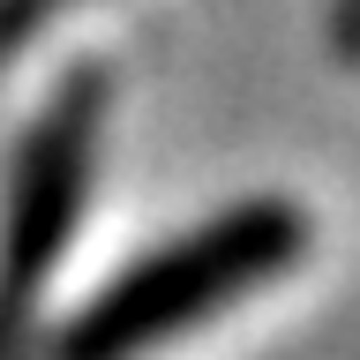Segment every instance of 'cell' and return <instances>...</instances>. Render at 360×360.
Returning a JSON list of instances; mask_svg holds the SVG:
<instances>
[{
    "label": "cell",
    "instance_id": "1",
    "mask_svg": "<svg viewBox=\"0 0 360 360\" xmlns=\"http://www.w3.org/2000/svg\"><path fill=\"white\" fill-rule=\"evenodd\" d=\"M300 255H308V218L292 202L278 195L233 202L210 225H195L188 240L143 255L98 300H83V315L53 338V360H150L165 338L202 330L210 315H225L233 300L270 285Z\"/></svg>",
    "mask_w": 360,
    "mask_h": 360
},
{
    "label": "cell",
    "instance_id": "2",
    "mask_svg": "<svg viewBox=\"0 0 360 360\" xmlns=\"http://www.w3.org/2000/svg\"><path fill=\"white\" fill-rule=\"evenodd\" d=\"M98 120H105V75H75L60 98L38 112L30 143L15 150L8 210H0V308H38V285L60 270L75 218L90 202V165H98Z\"/></svg>",
    "mask_w": 360,
    "mask_h": 360
},
{
    "label": "cell",
    "instance_id": "3",
    "mask_svg": "<svg viewBox=\"0 0 360 360\" xmlns=\"http://www.w3.org/2000/svg\"><path fill=\"white\" fill-rule=\"evenodd\" d=\"M68 8H83V0H0V53H15L22 38H38L53 15H68Z\"/></svg>",
    "mask_w": 360,
    "mask_h": 360
},
{
    "label": "cell",
    "instance_id": "4",
    "mask_svg": "<svg viewBox=\"0 0 360 360\" xmlns=\"http://www.w3.org/2000/svg\"><path fill=\"white\" fill-rule=\"evenodd\" d=\"M0 360H30V315L0 308Z\"/></svg>",
    "mask_w": 360,
    "mask_h": 360
}]
</instances>
